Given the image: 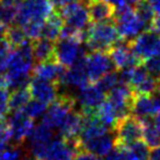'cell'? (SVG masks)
Returning <instances> with one entry per match:
<instances>
[{"label": "cell", "instance_id": "836d02e7", "mask_svg": "<svg viewBox=\"0 0 160 160\" xmlns=\"http://www.w3.org/2000/svg\"><path fill=\"white\" fill-rule=\"evenodd\" d=\"M12 53V47L7 40L0 41V73L5 72Z\"/></svg>", "mask_w": 160, "mask_h": 160}, {"label": "cell", "instance_id": "b9f144b4", "mask_svg": "<svg viewBox=\"0 0 160 160\" xmlns=\"http://www.w3.org/2000/svg\"><path fill=\"white\" fill-rule=\"evenodd\" d=\"M52 3H53V6H55V7L57 8H60L62 7V6L67 5V3L71 2V1H75V0H51Z\"/></svg>", "mask_w": 160, "mask_h": 160}, {"label": "cell", "instance_id": "d6a6232c", "mask_svg": "<svg viewBox=\"0 0 160 160\" xmlns=\"http://www.w3.org/2000/svg\"><path fill=\"white\" fill-rule=\"evenodd\" d=\"M142 65L151 77L160 81V55H153L146 58L142 62Z\"/></svg>", "mask_w": 160, "mask_h": 160}, {"label": "cell", "instance_id": "ab89813d", "mask_svg": "<svg viewBox=\"0 0 160 160\" xmlns=\"http://www.w3.org/2000/svg\"><path fill=\"white\" fill-rule=\"evenodd\" d=\"M149 160H160V145L152 148L149 152Z\"/></svg>", "mask_w": 160, "mask_h": 160}, {"label": "cell", "instance_id": "e575fe53", "mask_svg": "<svg viewBox=\"0 0 160 160\" xmlns=\"http://www.w3.org/2000/svg\"><path fill=\"white\" fill-rule=\"evenodd\" d=\"M8 102H9V91H8V88L0 87V121L3 120L5 116L8 114V112H9Z\"/></svg>", "mask_w": 160, "mask_h": 160}, {"label": "cell", "instance_id": "4dcf8cb0", "mask_svg": "<svg viewBox=\"0 0 160 160\" xmlns=\"http://www.w3.org/2000/svg\"><path fill=\"white\" fill-rule=\"evenodd\" d=\"M96 86L104 93L110 92L118 83V76L115 71H110L96 81Z\"/></svg>", "mask_w": 160, "mask_h": 160}, {"label": "cell", "instance_id": "8992f818", "mask_svg": "<svg viewBox=\"0 0 160 160\" xmlns=\"http://www.w3.org/2000/svg\"><path fill=\"white\" fill-rule=\"evenodd\" d=\"M113 131L115 136V146L126 147L142 139V123L136 116L128 114L118 121Z\"/></svg>", "mask_w": 160, "mask_h": 160}, {"label": "cell", "instance_id": "d4e9b609", "mask_svg": "<svg viewBox=\"0 0 160 160\" xmlns=\"http://www.w3.org/2000/svg\"><path fill=\"white\" fill-rule=\"evenodd\" d=\"M30 100H31V93L28 87L14 89L13 92L9 94V102H8L9 111H22Z\"/></svg>", "mask_w": 160, "mask_h": 160}, {"label": "cell", "instance_id": "9c48e42d", "mask_svg": "<svg viewBox=\"0 0 160 160\" xmlns=\"http://www.w3.org/2000/svg\"><path fill=\"white\" fill-rule=\"evenodd\" d=\"M58 9L59 10L57 11L64 20V24L79 31H83L89 25L90 18L88 9L80 0L71 1Z\"/></svg>", "mask_w": 160, "mask_h": 160}, {"label": "cell", "instance_id": "8d00e7d4", "mask_svg": "<svg viewBox=\"0 0 160 160\" xmlns=\"http://www.w3.org/2000/svg\"><path fill=\"white\" fill-rule=\"evenodd\" d=\"M104 160H125L124 150L122 147L115 146L107 156H105Z\"/></svg>", "mask_w": 160, "mask_h": 160}, {"label": "cell", "instance_id": "f1b7e54d", "mask_svg": "<svg viewBox=\"0 0 160 160\" xmlns=\"http://www.w3.org/2000/svg\"><path fill=\"white\" fill-rule=\"evenodd\" d=\"M18 6L0 0V22L6 25H11L17 19Z\"/></svg>", "mask_w": 160, "mask_h": 160}, {"label": "cell", "instance_id": "3957f363", "mask_svg": "<svg viewBox=\"0 0 160 160\" xmlns=\"http://www.w3.org/2000/svg\"><path fill=\"white\" fill-rule=\"evenodd\" d=\"M113 20L121 38L127 42L139 35L142 32L146 31L148 27L135 14L132 6L124 3L114 8Z\"/></svg>", "mask_w": 160, "mask_h": 160}, {"label": "cell", "instance_id": "7bdbcfd3", "mask_svg": "<svg viewBox=\"0 0 160 160\" xmlns=\"http://www.w3.org/2000/svg\"><path fill=\"white\" fill-rule=\"evenodd\" d=\"M103 1H105V2L110 3V5H112L114 8L118 7V6L124 5V3H126V0H103Z\"/></svg>", "mask_w": 160, "mask_h": 160}, {"label": "cell", "instance_id": "f546056e", "mask_svg": "<svg viewBox=\"0 0 160 160\" xmlns=\"http://www.w3.org/2000/svg\"><path fill=\"white\" fill-rule=\"evenodd\" d=\"M135 9H134V12L135 14L142 21V22L146 23V25L148 27V29L150 28V23L153 19V16H155V11L152 10V8L149 6V3L147 2L146 0H142L137 5L134 6Z\"/></svg>", "mask_w": 160, "mask_h": 160}, {"label": "cell", "instance_id": "f35d334b", "mask_svg": "<svg viewBox=\"0 0 160 160\" xmlns=\"http://www.w3.org/2000/svg\"><path fill=\"white\" fill-rule=\"evenodd\" d=\"M149 30L156 32V33L160 35V12H157V14L153 16V19L150 23V28H149Z\"/></svg>", "mask_w": 160, "mask_h": 160}, {"label": "cell", "instance_id": "60d3db41", "mask_svg": "<svg viewBox=\"0 0 160 160\" xmlns=\"http://www.w3.org/2000/svg\"><path fill=\"white\" fill-rule=\"evenodd\" d=\"M153 11L160 12V0H146Z\"/></svg>", "mask_w": 160, "mask_h": 160}, {"label": "cell", "instance_id": "2e32d148", "mask_svg": "<svg viewBox=\"0 0 160 160\" xmlns=\"http://www.w3.org/2000/svg\"><path fill=\"white\" fill-rule=\"evenodd\" d=\"M28 88L32 98L46 105L53 103L59 96V87L56 83L48 82L35 77L30 80Z\"/></svg>", "mask_w": 160, "mask_h": 160}, {"label": "cell", "instance_id": "6da1fadb", "mask_svg": "<svg viewBox=\"0 0 160 160\" xmlns=\"http://www.w3.org/2000/svg\"><path fill=\"white\" fill-rule=\"evenodd\" d=\"M33 60L32 44L30 41L14 48L5 71L8 88L18 89L28 87L31 80Z\"/></svg>", "mask_w": 160, "mask_h": 160}, {"label": "cell", "instance_id": "44dd1931", "mask_svg": "<svg viewBox=\"0 0 160 160\" xmlns=\"http://www.w3.org/2000/svg\"><path fill=\"white\" fill-rule=\"evenodd\" d=\"M87 7L91 23L108 22L113 20L114 7L103 0H91Z\"/></svg>", "mask_w": 160, "mask_h": 160}, {"label": "cell", "instance_id": "5bb4252c", "mask_svg": "<svg viewBox=\"0 0 160 160\" xmlns=\"http://www.w3.org/2000/svg\"><path fill=\"white\" fill-rule=\"evenodd\" d=\"M108 54H109L116 70H121V69L134 67L142 64V62L132 52L129 43L124 40L118 41L116 44H114L109 49Z\"/></svg>", "mask_w": 160, "mask_h": 160}, {"label": "cell", "instance_id": "ee69618b", "mask_svg": "<svg viewBox=\"0 0 160 160\" xmlns=\"http://www.w3.org/2000/svg\"><path fill=\"white\" fill-rule=\"evenodd\" d=\"M7 25L3 24L2 22H0V41L6 38V33H7Z\"/></svg>", "mask_w": 160, "mask_h": 160}, {"label": "cell", "instance_id": "7a4b0ae2", "mask_svg": "<svg viewBox=\"0 0 160 160\" xmlns=\"http://www.w3.org/2000/svg\"><path fill=\"white\" fill-rule=\"evenodd\" d=\"M116 27L112 21L89 23L85 29V42L91 52H109L114 44L121 41Z\"/></svg>", "mask_w": 160, "mask_h": 160}, {"label": "cell", "instance_id": "4316f807", "mask_svg": "<svg viewBox=\"0 0 160 160\" xmlns=\"http://www.w3.org/2000/svg\"><path fill=\"white\" fill-rule=\"evenodd\" d=\"M142 123V139L149 148H155L160 145V134L157 131L152 120H148Z\"/></svg>", "mask_w": 160, "mask_h": 160}, {"label": "cell", "instance_id": "5b68a950", "mask_svg": "<svg viewBox=\"0 0 160 160\" xmlns=\"http://www.w3.org/2000/svg\"><path fill=\"white\" fill-rule=\"evenodd\" d=\"M76 104L77 103L75 97H71L69 94H60L53 103L49 104L51 107L43 115L42 123L51 127L52 129H59L67 120L70 112L76 109Z\"/></svg>", "mask_w": 160, "mask_h": 160}, {"label": "cell", "instance_id": "f6af8a7d", "mask_svg": "<svg viewBox=\"0 0 160 160\" xmlns=\"http://www.w3.org/2000/svg\"><path fill=\"white\" fill-rule=\"evenodd\" d=\"M139 1H142V0H126V3L129 6H135V5H137Z\"/></svg>", "mask_w": 160, "mask_h": 160}, {"label": "cell", "instance_id": "7402d4cb", "mask_svg": "<svg viewBox=\"0 0 160 160\" xmlns=\"http://www.w3.org/2000/svg\"><path fill=\"white\" fill-rule=\"evenodd\" d=\"M62 27H64V20H62V18L60 17L59 12H58L57 10H54V11L47 17L44 24H43L41 38H44L49 41L56 42V41L59 38Z\"/></svg>", "mask_w": 160, "mask_h": 160}, {"label": "cell", "instance_id": "e0dca14e", "mask_svg": "<svg viewBox=\"0 0 160 160\" xmlns=\"http://www.w3.org/2000/svg\"><path fill=\"white\" fill-rule=\"evenodd\" d=\"M83 56L68 69L66 68L64 76L60 80L59 87H67L80 90L89 85L90 80L88 78L85 64H83Z\"/></svg>", "mask_w": 160, "mask_h": 160}, {"label": "cell", "instance_id": "83f0119b", "mask_svg": "<svg viewBox=\"0 0 160 160\" xmlns=\"http://www.w3.org/2000/svg\"><path fill=\"white\" fill-rule=\"evenodd\" d=\"M6 40L11 45V47H14V48L30 41L20 25H11L10 28H8L7 33H6Z\"/></svg>", "mask_w": 160, "mask_h": 160}, {"label": "cell", "instance_id": "484cf974", "mask_svg": "<svg viewBox=\"0 0 160 160\" xmlns=\"http://www.w3.org/2000/svg\"><path fill=\"white\" fill-rule=\"evenodd\" d=\"M122 148L125 160H149V147L142 139Z\"/></svg>", "mask_w": 160, "mask_h": 160}, {"label": "cell", "instance_id": "8fae6325", "mask_svg": "<svg viewBox=\"0 0 160 160\" xmlns=\"http://www.w3.org/2000/svg\"><path fill=\"white\" fill-rule=\"evenodd\" d=\"M131 114L140 122L152 120L160 115V103L156 97L151 94H135L133 96L131 104Z\"/></svg>", "mask_w": 160, "mask_h": 160}, {"label": "cell", "instance_id": "30bf717a", "mask_svg": "<svg viewBox=\"0 0 160 160\" xmlns=\"http://www.w3.org/2000/svg\"><path fill=\"white\" fill-rule=\"evenodd\" d=\"M83 64L91 82H96L105 73L115 69L108 52H91L86 54L83 56Z\"/></svg>", "mask_w": 160, "mask_h": 160}, {"label": "cell", "instance_id": "ac0fdd59", "mask_svg": "<svg viewBox=\"0 0 160 160\" xmlns=\"http://www.w3.org/2000/svg\"><path fill=\"white\" fill-rule=\"evenodd\" d=\"M65 70L66 67L59 65L55 59H51L43 62H38V65H35L32 69V75L38 79L56 83L59 87Z\"/></svg>", "mask_w": 160, "mask_h": 160}, {"label": "cell", "instance_id": "74e56055", "mask_svg": "<svg viewBox=\"0 0 160 160\" xmlns=\"http://www.w3.org/2000/svg\"><path fill=\"white\" fill-rule=\"evenodd\" d=\"M100 157H97V156L92 155V153L88 152L86 150H78L76 152L73 160H99Z\"/></svg>", "mask_w": 160, "mask_h": 160}, {"label": "cell", "instance_id": "ffe728a7", "mask_svg": "<svg viewBox=\"0 0 160 160\" xmlns=\"http://www.w3.org/2000/svg\"><path fill=\"white\" fill-rule=\"evenodd\" d=\"M83 123V114L81 113V111H77V110H72L70 112V114L68 115L67 120L65 121V123L62 124V126L60 127L59 131V136L62 138H64L67 142H77L78 136L81 131Z\"/></svg>", "mask_w": 160, "mask_h": 160}, {"label": "cell", "instance_id": "bcb514c9", "mask_svg": "<svg viewBox=\"0 0 160 160\" xmlns=\"http://www.w3.org/2000/svg\"><path fill=\"white\" fill-rule=\"evenodd\" d=\"M5 1H7V2H10V3H13V5H17L18 6L19 3L22 1V0H5Z\"/></svg>", "mask_w": 160, "mask_h": 160}, {"label": "cell", "instance_id": "52a82bcc", "mask_svg": "<svg viewBox=\"0 0 160 160\" xmlns=\"http://www.w3.org/2000/svg\"><path fill=\"white\" fill-rule=\"evenodd\" d=\"M81 43L76 38H58L54 47V59L59 65L69 68L86 54Z\"/></svg>", "mask_w": 160, "mask_h": 160}, {"label": "cell", "instance_id": "277c9868", "mask_svg": "<svg viewBox=\"0 0 160 160\" xmlns=\"http://www.w3.org/2000/svg\"><path fill=\"white\" fill-rule=\"evenodd\" d=\"M53 11L51 0H22L18 5L16 20L21 28L33 22L44 23Z\"/></svg>", "mask_w": 160, "mask_h": 160}, {"label": "cell", "instance_id": "ba28073f", "mask_svg": "<svg viewBox=\"0 0 160 160\" xmlns=\"http://www.w3.org/2000/svg\"><path fill=\"white\" fill-rule=\"evenodd\" d=\"M129 43L134 55L142 62L153 55H160V35L156 32L144 31Z\"/></svg>", "mask_w": 160, "mask_h": 160}, {"label": "cell", "instance_id": "1f68e13d", "mask_svg": "<svg viewBox=\"0 0 160 160\" xmlns=\"http://www.w3.org/2000/svg\"><path fill=\"white\" fill-rule=\"evenodd\" d=\"M46 110H47L46 104H44L43 102H40V101L33 99V100H30L29 102H28V104L25 105L22 111L24 112L29 118L34 120V118H38L44 115Z\"/></svg>", "mask_w": 160, "mask_h": 160}, {"label": "cell", "instance_id": "d590c367", "mask_svg": "<svg viewBox=\"0 0 160 160\" xmlns=\"http://www.w3.org/2000/svg\"><path fill=\"white\" fill-rule=\"evenodd\" d=\"M20 159V151L17 148L6 149L0 153V160H19Z\"/></svg>", "mask_w": 160, "mask_h": 160}, {"label": "cell", "instance_id": "4fadbf2b", "mask_svg": "<svg viewBox=\"0 0 160 160\" xmlns=\"http://www.w3.org/2000/svg\"><path fill=\"white\" fill-rule=\"evenodd\" d=\"M134 92L131 87L118 82L110 92H108V99L115 109L118 120L131 114V104Z\"/></svg>", "mask_w": 160, "mask_h": 160}, {"label": "cell", "instance_id": "603a6c76", "mask_svg": "<svg viewBox=\"0 0 160 160\" xmlns=\"http://www.w3.org/2000/svg\"><path fill=\"white\" fill-rule=\"evenodd\" d=\"M54 47L55 43L47 38H40L32 43V53L33 58L38 62L54 59Z\"/></svg>", "mask_w": 160, "mask_h": 160}, {"label": "cell", "instance_id": "7dc6e473", "mask_svg": "<svg viewBox=\"0 0 160 160\" xmlns=\"http://www.w3.org/2000/svg\"><path fill=\"white\" fill-rule=\"evenodd\" d=\"M80 1H81V2H82V3H83V5H85V6H87L88 3H89L90 1H91V0H80Z\"/></svg>", "mask_w": 160, "mask_h": 160}, {"label": "cell", "instance_id": "7c38bea8", "mask_svg": "<svg viewBox=\"0 0 160 160\" xmlns=\"http://www.w3.org/2000/svg\"><path fill=\"white\" fill-rule=\"evenodd\" d=\"M7 122L11 131V140H13L16 145L22 144L31 135L34 128L33 120L23 111L12 112Z\"/></svg>", "mask_w": 160, "mask_h": 160}, {"label": "cell", "instance_id": "cb8c5ba5", "mask_svg": "<svg viewBox=\"0 0 160 160\" xmlns=\"http://www.w3.org/2000/svg\"><path fill=\"white\" fill-rule=\"evenodd\" d=\"M96 116L108 127L109 129H113L118 121V114L113 105L110 103L109 100H104L94 112Z\"/></svg>", "mask_w": 160, "mask_h": 160}, {"label": "cell", "instance_id": "d6986e66", "mask_svg": "<svg viewBox=\"0 0 160 160\" xmlns=\"http://www.w3.org/2000/svg\"><path fill=\"white\" fill-rule=\"evenodd\" d=\"M115 147V136L114 133L102 134L94 138L87 140L80 146L79 150H86L97 157H105Z\"/></svg>", "mask_w": 160, "mask_h": 160}, {"label": "cell", "instance_id": "9a60e30c", "mask_svg": "<svg viewBox=\"0 0 160 160\" xmlns=\"http://www.w3.org/2000/svg\"><path fill=\"white\" fill-rule=\"evenodd\" d=\"M75 100L82 113H93L97 108L105 100V93L96 85H88L82 89L78 90Z\"/></svg>", "mask_w": 160, "mask_h": 160}, {"label": "cell", "instance_id": "c3c4849f", "mask_svg": "<svg viewBox=\"0 0 160 160\" xmlns=\"http://www.w3.org/2000/svg\"><path fill=\"white\" fill-rule=\"evenodd\" d=\"M19 160H20V159H19Z\"/></svg>", "mask_w": 160, "mask_h": 160}]
</instances>
